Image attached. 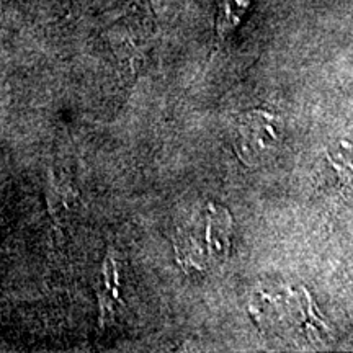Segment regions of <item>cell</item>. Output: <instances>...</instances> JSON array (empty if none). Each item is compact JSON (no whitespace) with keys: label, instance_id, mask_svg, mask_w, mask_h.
Instances as JSON below:
<instances>
[{"label":"cell","instance_id":"obj_1","mask_svg":"<svg viewBox=\"0 0 353 353\" xmlns=\"http://www.w3.org/2000/svg\"><path fill=\"white\" fill-rule=\"evenodd\" d=\"M283 136V121L267 110H252L241 117L236 134V149L241 161L255 165L275 151Z\"/></svg>","mask_w":353,"mask_h":353},{"label":"cell","instance_id":"obj_2","mask_svg":"<svg viewBox=\"0 0 353 353\" xmlns=\"http://www.w3.org/2000/svg\"><path fill=\"white\" fill-rule=\"evenodd\" d=\"M103 290L100 291V321L101 325L113 317V304L118 299V270L112 257H107L103 265Z\"/></svg>","mask_w":353,"mask_h":353}]
</instances>
